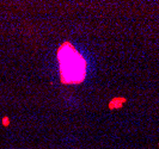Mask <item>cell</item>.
<instances>
[{
	"label": "cell",
	"mask_w": 159,
	"mask_h": 149,
	"mask_svg": "<svg viewBox=\"0 0 159 149\" xmlns=\"http://www.w3.org/2000/svg\"><path fill=\"white\" fill-rule=\"evenodd\" d=\"M59 62L62 81L68 84H78L85 78L86 63L83 56L72 47L71 44L65 43L59 49Z\"/></svg>",
	"instance_id": "obj_1"
}]
</instances>
